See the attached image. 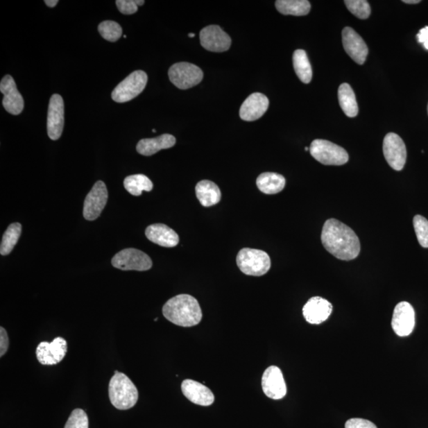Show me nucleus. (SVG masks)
<instances>
[{"label":"nucleus","mask_w":428,"mask_h":428,"mask_svg":"<svg viewBox=\"0 0 428 428\" xmlns=\"http://www.w3.org/2000/svg\"><path fill=\"white\" fill-rule=\"evenodd\" d=\"M321 242L327 252L341 260H352L360 252L359 239L345 224L336 219H329L322 230Z\"/></svg>","instance_id":"f257e3e1"},{"label":"nucleus","mask_w":428,"mask_h":428,"mask_svg":"<svg viewBox=\"0 0 428 428\" xmlns=\"http://www.w3.org/2000/svg\"><path fill=\"white\" fill-rule=\"evenodd\" d=\"M163 314L171 323L185 327L196 326L203 319L197 299L188 294H180L169 300L164 305Z\"/></svg>","instance_id":"f03ea898"},{"label":"nucleus","mask_w":428,"mask_h":428,"mask_svg":"<svg viewBox=\"0 0 428 428\" xmlns=\"http://www.w3.org/2000/svg\"><path fill=\"white\" fill-rule=\"evenodd\" d=\"M109 397L116 409L127 410L137 404L138 391L129 377L117 370L110 381Z\"/></svg>","instance_id":"7ed1b4c3"},{"label":"nucleus","mask_w":428,"mask_h":428,"mask_svg":"<svg viewBox=\"0 0 428 428\" xmlns=\"http://www.w3.org/2000/svg\"><path fill=\"white\" fill-rule=\"evenodd\" d=\"M238 268L243 274L250 276H262L271 269L269 255L261 250L243 248L237 257Z\"/></svg>","instance_id":"20e7f679"},{"label":"nucleus","mask_w":428,"mask_h":428,"mask_svg":"<svg viewBox=\"0 0 428 428\" xmlns=\"http://www.w3.org/2000/svg\"><path fill=\"white\" fill-rule=\"evenodd\" d=\"M312 157L324 165L341 166L348 162L346 150L329 141L316 139L309 148Z\"/></svg>","instance_id":"39448f33"},{"label":"nucleus","mask_w":428,"mask_h":428,"mask_svg":"<svg viewBox=\"0 0 428 428\" xmlns=\"http://www.w3.org/2000/svg\"><path fill=\"white\" fill-rule=\"evenodd\" d=\"M148 76L143 71H135L114 88L112 99L117 103H126L136 98L146 88Z\"/></svg>","instance_id":"423d86ee"},{"label":"nucleus","mask_w":428,"mask_h":428,"mask_svg":"<svg viewBox=\"0 0 428 428\" xmlns=\"http://www.w3.org/2000/svg\"><path fill=\"white\" fill-rule=\"evenodd\" d=\"M111 264L115 268L122 271H146L153 266L151 258L146 253L135 248H126L117 253Z\"/></svg>","instance_id":"0eeeda50"},{"label":"nucleus","mask_w":428,"mask_h":428,"mask_svg":"<svg viewBox=\"0 0 428 428\" xmlns=\"http://www.w3.org/2000/svg\"><path fill=\"white\" fill-rule=\"evenodd\" d=\"M169 76L171 82L182 90L198 85L203 79V72L201 69L187 62L172 65L169 71Z\"/></svg>","instance_id":"6e6552de"},{"label":"nucleus","mask_w":428,"mask_h":428,"mask_svg":"<svg viewBox=\"0 0 428 428\" xmlns=\"http://www.w3.org/2000/svg\"><path fill=\"white\" fill-rule=\"evenodd\" d=\"M383 153L388 165L395 171H402L407 160V150L401 137L388 132L383 141Z\"/></svg>","instance_id":"1a4fd4ad"},{"label":"nucleus","mask_w":428,"mask_h":428,"mask_svg":"<svg viewBox=\"0 0 428 428\" xmlns=\"http://www.w3.org/2000/svg\"><path fill=\"white\" fill-rule=\"evenodd\" d=\"M108 191L103 181L94 183L83 205V216L87 221L96 220L107 205Z\"/></svg>","instance_id":"9d476101"},{"label":"nucleus","mask_w":428,"mask_h":428,"mask_svg":"<svg viewBox=\"0 0 428 428\" xmlns=\"http://www.w3.org/2000/svg\"><path fill=\"white\" fill-rule=\"evenodd\" d=\"M64 125V100L60 94H55L50 99L47 118V132L51 140H58L61 135H62Z\"/></svg>","instance_id":"9b49d317"},{"label":"nucleus","mask_w":428,"mask_h":428,"mask_svg":"<svg viewBox=\"0 0 428 428\" xmlns=\"http://www.w3.org/2000/svg\"><path fill=\"white\" fill-rule=\"evenodd\" d=\"M68 352V344L62 337H57L51 343L42 342L37 348L39 363L53 366L61 362Z\"/></svg>","instance_id":"f8f14e48"},{"label":"nucleus","mask_w":428,"mask_h":428,"mask_svg":"<svg viewBox=\"0 0 428 428\" xmlns=\"http://www.w3.org/2000/svg\"><path fill=\"white\" fill-rule=\"evenodd\" d=\"M202 46L210 52H225L231 46V38L219 26L211 25L200 32Z\"/></svg>","instance_id":"ddd939ff"},{"label":"nucleus","mask_w":428,"mask_h":428,"mask_svg":"<svg viewBox=\"0 0 428 428\" xmlns=\"http://www.w3.org/2000/svg\"><path fill=\"white\" fill-rule=\"evenodd\" d=\"M343 48L354 62L363 65L368 55V47L362 37L351 27H345L342 31Z\"/></svg>","instance_id":"4468645a"},{"label":"nucleus","mask_w":428,"mask_h":428,"mask_svg":"<svg viewBox=\"0 0 428 428\" xmlns=\"http://www.w3.org/2000/svg\"><path fill=\"white\" fill-rule=\"evenodd\" d=\"M415 327V311L412 305L406 302H400L394 309L392 327L399 336H408Z\"/></svg>","instance_id":"2eb2a0df"},{"label":"nucleus","mask_w":428,"mask_h":428,"mask_svg":"<svg viewBox=\"0 0 428 428\" xmlns=\"http://www.w3.org/2000/svg\"><path fill=\"white\" fill-rule=\"evenodd\" d=\"M262 388L266 397L280 400L286 395V385L282 370L275 366H269L262 377Z\"/></svg>","instance_id":"dca6fc26"},{"label":"nucleus","mask_w":428,"mask_h":428,"mask_svg":"<svg viewBox=\"0 0 428 428\" xmlns=\"http://www.w3.org/2000/svg\"><path fill=\"white\" fill-rule=\"evenodd\" d=\"M0 92L3 94V105L8 113L18 115L24 109V100L17 89L13 77L5 76L0 83Z\"/></svg>","instance_id":"f3484780"},{"label":"nucleus","mask_w":428,"mask_h":428,"mask_svg":"<svg viewBox=\"0 0 428 428\" xmlns=\"http://www.w3.org/2000/svg\"><path fill=\"white\" fill-rule=\"evenodd\" d=\"M332 312V305L320 297L310 298L303 307V316L309 324L320 325L329 319Z\"/></svg>","instance_id":"a211bd4d"},{"label":"nucleus","mask_w":428,"mask_h":428,"mask_svg":"<svg viewBox=\"0 0 428 428\" xmlns=\"http://www.w3.org/2000/svg\"><path fill=\"white\" fill-rule=\"evenodd\" d=\"M269 108L268 97L261 93H253L241 105L240 116L242 120L252 121L259 119Z\"/></svg>","instance_id":"6ab92c4d"},{"label":"nucleus","mask_w":428,"mask_h":428,"mask_svg":"<svg viewBox=\"0 0 428 428\" xmlns=\"http://www.w3.org/2000/svg\"><path fill=\"white\" fill-rule=\"evenodd\" d=\"M183 395L189 401L201 406H209L214 402V395L209 388L198 382L187 379L181 386Z\"/></svg>","instance_id":"aec40b11"},{"label":"nucleus","mask_w":428,"mask_h":428,"mask_svg":"<svg viewBox=\"0 0 428 428\" xmlns=\"http://www.w3.org/2000/svg\"><path fill=\"white\" fill-rule=\"evenodd\" d=\"M146 236L150 241L161 247L173 248L180 242L179 235L170 227L164 224L148 226Z\"/></svg>","instance_id":"412c9836"},{"label":"nucleus","mask_w":428,"mask_h":428,"mask_svg":"<svg viewBox=\"0 0 428 428\" xmlns=\"http://www.w3.org/2000/svg\"><path fill=\"white\" fill-rule=\"evenodd\" d=\"M176 143V139L171 135H163L155 138L142 139L138 142L137 151L141 155L150 157L160 150L173 147Z\"/></svg>","instance_id":"4be33fe9"},{"label":"nucleus","mask_w":428,"mask_h":428,"mask_svg":"<svg viewBox=\"0 0 428 428\" xmlns=\"http://www.w3.org/2000/svg\"><path fill=\"white\" fill-rule=\"evenodd\" d=\"M196 196L204 207H210L220 203L221 193L220 188L214 182L200 181L196 187Z\"/></svg>","instance_id":"5701e85b"},{"label":"nucleus","mask_w":428,"mask_h":428,"mask_svg":"<svg viewBox=\"0 0 428 428\" xmlns=\"http://www.w3.org/2000/svg\"><path fill=\"white\" fill-rule=\"evenodd\" d=\"M259 190L266 194H275L281 192L286 186L285 178L273 172L261 174L257 180Z\"/></svg>","instance_id":"b1692460"},{"label":"nucleus","mask_w":428,"mask_h":428,"mask_svg":"<svg viewBox=\"0 0 428 428\" xmlns=\"http://www.w3.org/2000/svg\"><path fill=\"white\" fill-rule=\"evenodd\" d=\"M339 103L344 114L349 118H354L359 114V107L354 92L348 83H343L338 90Z\"/></svg>","instance_id":"393cba45"},{"label":"nucleus","mask_w":428,"mask_h":428,"mask_svg":"<svg viewBox=\"0 0 428 428\" xmlns=\"http://www.w3.org/2000/svg\"><path fill=\"white\" fill-rule=\"evenodd\" d=\"M293 65L300 80L304 83H309L312 80V67H311L307 53L305 50L297 49L293 53Z\"/></svg>","instance_id":"a878e982"},{"label":"nucleus","mask_w":428,"mask_h":428,"mask_svg":"<svg viewBox=\"0 0 428 428\" xmlns=\"http://www.w3.org/2000/svg\"><path fill=\"white\" fill-rule=\"evenodd\" d=\"M275 7L282 15L304 16L309 13L311 4L307 0H277Z\"/></svg>","instance_id":"bb28decb"},{"label":"nucleus","mask_w":428,"mask_h":428,"mask_svg":"<svg viewBox=\"0 0 428 428\" xmlns=\"http://www.w3.org/2000/svg\"><path fill=\"white\" fill-rule=\"evenodd\" d=\"M126 190L133 196H140L143 191H151L153 185L146 176L138 174L127 176L124 180Z\"/></svg>","instance_id":"cd10ccee"},{"label":"nucleus","mask_w":428,"mask_h":428,"mask_svg":"<svg viewBox=\"0 0 428 428\" xmlns=\"http://www.w3.org/2000/svg\"><path fill=\"white\" fill-rule=\"evenodd\" d=\"M22 233V225L13 223L8 226L3 236L1 246H0V253L2 255H8L14 249L16 243H18Z\"/></svg>","instance_id":"c85d7f7f"},{"label":"nucleus","mask_w":428,"mask_h":428,"mask_svg":"<svg viewBox=\"0 0 428 428\" xmlns=\"http://www.w3.org/2000/svg\"><path fill=\"white\" fill-rule=\"evenodd\" d=\"M100 35L108 42H114L122 35V29L118 22L104 21L99 26Z\"/></svg>","instance_id":"c756f323"},{"label":"nucleus","mask_w":428,"mask_h":428,"mask_svg":"<svg viewBox=\"0 0 428 428\" xmlns=\"http://www.w3.org/2000/svg\"><path fill=\"white\" fill-rule=\"evenodd\" d=\"M344 3L350 12L357 16V18L360 19L369 18L371 8L369 3L366 0H345Z\"/></svg>","instance_id":"7c9ffc66"},{"label":"nucleus","mask_w":428,"mask_h":428,"mask_svg":"<svg viewBox=\"0 0 428 428\" xmlns=\"http://www.w3.org/2000/svg\"><path fill=\"white\" fill-rule=\"evenodd\" d=\"M413 225L420 246L428 248V221L423 216L416 215L413 219Z\"/></svg>","instance_id":"2f4dec72"},{"label":"nucleus","mask_w":428,"mask_h":428,"mask_svg":"<svg viewBox=\"0 0 428 428\" xmlns=\"http://www.w3.org/2000/svg\"><path fill=\"white\" fill-rule=\"evenodd\" d=\"M89 421L85 411L77 409L72 411L65 428H88Z\"/></svg>","instance_id":"473e14b6"},{"label":"nucleus","mask_w":428,"mask_h":428,"mask_svg":"<svg viewBox=\"0 0 428 428\" xmlns=\"http://www.w3.org/2000/svg\"><path fill=\"white\" fill-rule=\"evenodd\" d=\"M116 5L120 12L126 15L135 14L138 10L136 0H117Z\"/></svg>","instance_id":"72a5a7b5"},{"label":"nucleus","mask_w":428,"mask_h":428,"mask_svg":"<svg viewBox=\"0 0 428 428\" xmlns=\"http://www.w3.org/2000/svg\"><path fill=\"white\" fill-rule=\"evenodd\" d=\"M345 428H377L371 421L360 418H353L346 422Z\"/></svg>","instance_id":"f704fd0d"},{"label":"nucleus","mask_w":428,"mask_h":428,"mask_svg":"<svg viewBox=\"0 0 428 428\" xmlns=\"http://www.w3.org/2000/svg\"><path fill=\"white\" fill-rule=\"evenodd\" d=\"M9 348V339L7 332L3 327H0V357H3Z\"/></svg>","instance_id":"c9c22d12"},{"label":"nucleus","mask_w":428,"mask_h":428,"mask_svg":"<svg viewBox=\"0 0 428 428\" xmlns=\"http://www.w3.org/2000/svg\"><path fill=\"white\" fill-rule=\"evenodd\" d=\"M418 42L424 44L426 49H428V26L420 30L418 35Z\"/></svg>","instance_id":"e433bc0d"},{"label":"nucleus","mask_w":428,"mask_h":428,"mask_svg":"<svg viewBox=\"0 0 428 428\" xmlns=\"http://www.w3.org/2000/svg\"><path fill=\"white\" fill-rule=\"evenodd\" d=\"M49 8H54L59 3L58 0H46L44 1Z\"/></svg>","instance_id":"4c0bfd02"},{"label":"nucleus","mask_w":428,"mask_h":428,"mask_svg":"<svg viewBox=\"0 0 428 428\" xmlns=\"http://www.w3.org/2000/svg\"><path fill=\"white\" fill-rule=\"evenodd\" d=\"M403 3H408V4H416V3H420V0H404Z\"/></svg>","instance_id":"58836bf2"},{"label":"nucleus","mask_w":428,"mask_h":428,"mask_svg":"<svg viewBox=\"0 0 428 428\" xmlns=\"http://www.w3.org/2000/svg\"><path fill=\"white\" fill-rule=\"evenodd\" d=\"M136 3L137 6H142L144 3V1H142V0H136Z\"/></svg>","instance_id":"ea45409f"},{"label":"nucleus","mask_w":428,"mask_h":428,"mask_svg":"<svg viewBox=\"0 0 428 428\" xmlns=\"http://www.w3.org/2000/svg\"><path fill=\"white\" fill-rule=\"evenodd\" d=\"M188 37H196V33H189Z\"/></svg>","instance_id":"a19ab883"},{"label":"nucleus","mask_w":428,"mask_h":428,"mask_svg":"<svg viewBox=\"0 0 428 428\" xmlns=\"http://www.w3.org/2000/svg\"><path fill=\"white\" fill-rule=\"evenodd\" d=\"M305 151H309V148L308 147H305Z\"/></svg>","instance_id":"79ce46f5"},{"label":"nucleus","mask_w":428,"mask_h":428,"mask_svg":"<svg viewBox=\"0 0 428 428\" xmlns=\"http://www.w3.org/2000/svg\"><path fill=\"white\" fill-rule=\"evenodd\" d=\"M427 114H428V105H427Z\"/></svg>","instance_id":"37998d69"}]
</instances>
